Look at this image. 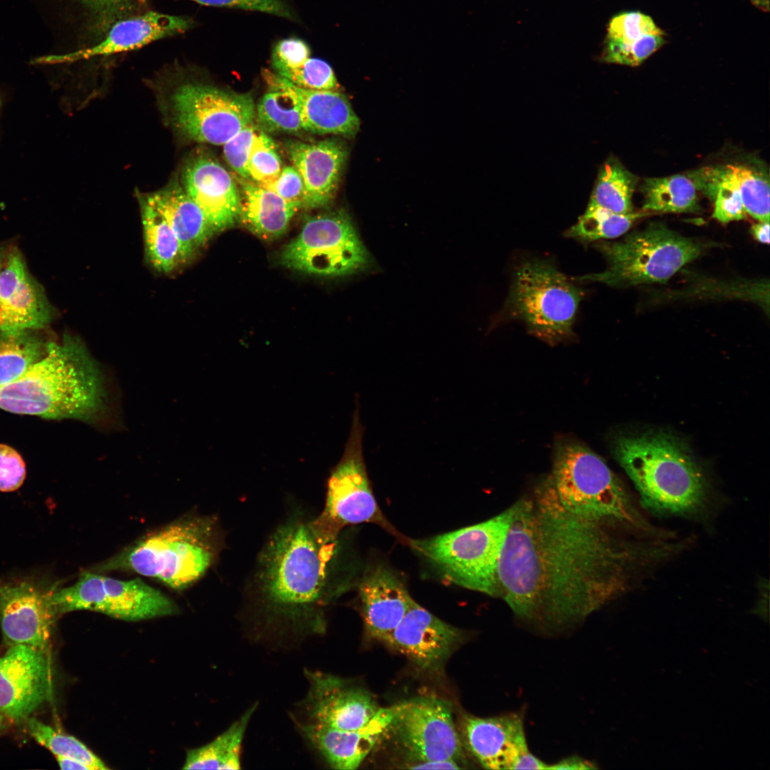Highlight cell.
Masks as SVG:
<instances>
[{"mask_svg": "<svg viewBox=\"0 0 770 770\" xmlns=\"http://www.w3.org/2000/svg\"><path fill=\"white\" fill-rule=\"evenodd\" d=\"M514 505L498 566L500 597L518 617L563 625L620 593L629 553L560 503L550 477Z\"/></svg>", "mask_w": 770, "mask_h": 770, "instance_id": "cell-1", "label": "cell"}, {"mask_svg": "<svg viewBox=\"0 0 770 770\" xmlns=\"http://www.w3.org/2000/svg\"><path fill=\"white\" fill-rule=\"evenodd\" d=\"M334 545L320 538L302 515L275 529L259 555L250 587L265 630L299 637L325 632Z\"/></svg>", "mask_w": 770, "mask_h": 770, "instance_id": "cell-2", "label": "cell"}, {"mask_svg": "<svg viewBox=\"0 0 770 770\" xmlns=\"http://www.w3.org/2000/svg\"><path fill=\"white\" fill-rule=\"evenodd\" d=\"M106 379L77 337L47 344L24 374L0 388V409L17 414L101 422L108 411Z\"/></svg>", "mask_w": 770, "mask_h": 770, "instance_id": "cell-3", "label": "cell"}, {"mask_svg": "<svg viewBox=\"0 0 770 770\" xmlns=\"http://www.w3.org/2000/svg\"><path fill=\"white\" fill-rule=\"evenodd\" d=\"M222 533L212 515H188L138 539L93 571H125L184 590L215 563Z\"/></svg>", "mask_w": 770, "mask_h": 770, "instance_id": "cell-4", "label": "cell"}, {"mask_svg": "<svg viewBox=\"0 0 770 770\" xmlns=\"http://www.w3.org/2000/svg\"><path fill=\"white\" fill-rule=\"evenodd\" d=\"M612 451L640 493L644 507L684 515L700 509L707 483L687 446L664 432L617 437Z\"/></svg>", "mask_w": 770, "mask_h": 770, "instance_id": "cell-5", "label": "cell"}, {"mask_svg": "<svg viewBox=\"0 0 770 770\" xmlns=\"http://www.w3.org/2000/svg\"><path fill=\"white\" fill-rule=\"evenodd\" d=\"M706 246L662 222H654L630 232L622 240L596 244L607 262V268L580 276L577 280L620 288L664 283L697 259Z\"/></svg>", "mask_w": 770, "mask_h": 770, "instance_id": "cell-6", "label": "cell"}, {"mask_svg": "<svg viewBox=\"0 0 770 770\" xmlns=\"http://www.w3.org/2000/svg\"><path fill=\"white\" fill-rule=\"evenodd\" d=\"M514 505L482 523L406 543L431 562L448 581L500 597L498 566L513 518Z\"/></svg>", "mask_w": 770, "mask_h": 770, "instance_id": "cell-7", "label": "cell"}, {"mask_svg": "<svg viewBox=\"0 0 770 770\" xmlns=\"http://www.w3.org/2000/svg\"><path fill=\"white\" fill-rule=\"evenodd\" d=\"M550 478L560 503L575 515L603 524L637 519L621 481L583 445L572 441L557 445Z\"/></svg>", "mask_w": 770, "mask_h": 770, "instance_id": "cell-8", "label": "cell"}, {"mask_svg": "<svg viewBox=\"0 0 770 770\" xmlns=\"http://www.w3.org/2000/svg\"><path fill=\"white\" fill-rule=\"evenodd\" d=\"M582 297V290L552 263L533 260L515 271L506 309L530 333L554 344L571 337Z\"/></svg>", "mask_w": 770, "mask_h": 770, "instance_id": "cell-9", "label": "cell"}, {"mask_svg": "<svg viewBox=\"0 0 770 770\" xmlns=\"http://www.w3.org/2000/svg\"><path fill=\"white\" fill-rule=\"evenodd\" d=\"M364 433L356 401L342 457L327 480L324 509L311 520L316 533L326 541L336 542L343 528L363 523L376 524L404 540L384 517L374 498L363 456ZM404 540L406 543L407 539Z\"/></svg>", "mask_w": 770, "mask_h": 770, "instance_id": "cell-10", "label": "cell"}, {"mask_svg": "<svg viewBox=\"0 0 770 770\" xmlns=\"http://www.w3.org/2000/svg\"><path fill=\"white\" fill-rule=\"evenodd\" d=\"M57 618L67 612L90 610L114 618L138 621L175 614L176 604L140 578L128 580L83 572L73 585L57 586L50 597Z\"/></svg>", "mask_w": 770, "mask_h": 770, "instance_id": "cell-11", "label": "cell"}, {"mask_svg": "<svg viewBox=\"0 0 770 770\" xmlns=\"http://www.w3.org/2000/svg\"><path fill=\"white\" fill-rule=\"evenodd\" d=\"M368 259L350 217L342 210L308 217L280 257L288 268L325 277L357 272Z\"/></svg>", "mask_w": 770, "mask_h": 770, "instance_id": "cell-12", "label": "cell"}, {"mask_svg": "<svg viewBox=\"0 0 770 770\" xmlns=\"http://www.w3.org/2000/svg\"><path fill=\"white\" fill-rule=\"evenodd\" d=\"M170 111L174 125L183 135L212 145H224L256 117L250 94L192 82L175 89Z\"/></svg>", "mask_w": 770, "mask_h": 770, "instance_id": "cell-13", "label": "cell"}, {"mask_svg": "<svg viewBox=\"0 0 770 770\" xmlns=\"http://www.w3.org/2000/svg\"><path fill=\"white\" fill-rule=\"evenodd\" d=\"M391 730L409 762L461 761V740L450 704L434 697H417L395 705Z\"/></svg>", "mask_w": 770, "mask_h": 770, "instance_id": "cell-14", "label": "cell"}, {"mask_svg": "<svg viewBox=\"0 0 770 770\" xmlns=\"http://www.w3.org/2000/svg\"><path fill=\"white\" fill-rule=\"evenodd\" d=\"M304 675L308 689L292 716L294 724L356 730L380 709L368 692L350 686L342 678L310 669H305Z\"/></svg>", "mask_w": 770, "mask_h": 770, "instance_id": "cell-15", "label": "cell"}, {"mask_svg": "<svg viewBox=\"0 0 770 770\" xmlns=\"http://www.w3.org/2000/svg\"><path fill=\"white\" fill-rule=\"evenodd\" d=\"M57 586L32 578L0 582V623L9 647L22 645L48 654L57 619L50 597Z\"/></svg>", "mask_w": 770, "mask_h": 770, "instance_id": "cell-16", "label": "cell"}, {"mask_svg": "<svg viewBox=\"0 0 770 770\" xmlns=\"http://www.w3.org/2000/svg\"><path fill=\"white\" fill-rule=\"evenodd\" d=\"M51 692L48 654L19 645L0 657V714L8 722L26 721Z\"/></svg>", "mask_w": 770, "mask_h": 770, "instance_id": "cell-17", "label": "cell"}, {"mask_svg": "<svg viewBox=\"0 0 770 770\" xmlns=\"http://www.w3.org/2000/svg\"><path fill=\"white\" fill-rule=\"evenodd\" d=\"M462 632L412 600L404 618L384 642L424 670L438 669L462 641Z\"/></svg>", "mask_w": 770, "mask_h": 770, "instance_id": "cell-18", "label": "cell"}, {"mask_svg": "<svg viewBox=\"0 0 770 770\" xmlns=\"http://www.w3.org/2000/svg\"><path fill=\"white\" fill-rule=\"evenodd\" d=\"M461 730L467 748L486 769H513L517 759L529 750L523 721L518 714L485 718L464 714Z\"/></svg>", "mask_w": 770, "mask_h": 770, "instance_id": "cell-19", "label": "cell"}, {"mask_svg": "<svg viewBox=\"0 0 770 770\" xmlns=\"http://www.w3.org/2000/svg\"><path fill=\"white\" fill-rule=\"evenodd\" d=\"M184 189L204 213L215 232L239 219L240 195L232 176L217 161L199 155L185 166Z\"/></svg>", "mask_w": 770, "mask_h": 770, "instance_id": "cell-20", "label": "cell"}, {"mask_svg": "<svg viewBox=\"0 0 770 770\" xmlns=\"http://www.w3.org/2000/svg\"><path fill=\"white\" fill-rule=\"evenodd\" d=\"M0 317L1 332L9 333L41 329L50 320L46 297L17 250L0 270Z\"/></svg>", "mask_w": 770, "mask_h": 770, "instance_id": "cell-21", "label": "cell"}, {"mask_svg": "<svg viewBox=\"0 0 770 770\" xmlns=\"http://www.w3.org/2000/svg\"><path fill=\"white\" fill-rule=\"evenodd\" d=\"M286 149L303 180V205L315 208L329 204L341 180L348 156L346 146L336 139L316 143L291 140L287 142Z\"/></svg>", "mask_w": 770, "mask_h": 770, "instance_id": "cell-22", "label": "cell"}, {"mask_svg": "<svg viewBox=\"0 0 770 770\" xmlns=\"http://www.w3.org/2000/svg\"><path fill=\"white\" fill-rule=\"evenodd\" d=\"M395 705L380 708L362 728L339 731L305 724H295L301 736L332 769H357L390 726Z\"/></svg>", "mask_w": 770, "mask_h": 770, "instance_id": "cell-23", "label": "cell"}, {"mask_svg": "<svg viewBox=\"0 0 770 770\" xmlns=\"http://www.w3.org/2000/svg\"><path fill=\"white\" fill-rule=\"evenodd\" d=\"M193 23L187 16L153 11L133 15L114 23L94 44L66 55L63 59H88L135 50L155 41L182 34L190 29Z\"/></svg>", "mask_w": 770, "mask_h": 770, "instance_id": "cell-24", "label": "cell"}, {"mask_svg": "<svg viewBox=\"0 0 770 770\" xmlns=\"http://www.w3.org/2000/svg\"><path fill=\"white\" fill-rule=\"evenodd\" d=\"M265 79L270 88L291 93L297 101L302 129L318 135L352 138L358 133L359 119L347 97L339 91H317L299 87L277 73L267 71Z\"/></svg>", "mask_w": 770, "mask_h": 770, "instance_id": "cell-25", "label": "cell"}, {"mask_svg": "<svg viewBox=\"0 0 770 770\" xmlns=\"http://www.w3.org/2000/svg\"><path fill=\"white\" fill-rule=\"evenodd\" d=\"M359 595L367 632L383 642L401 622L413 600L399 577L382 565L366 572Z\"/></svg>", "mask_w": 770, "mask_h": 770, "instance_id": "cell-26", "label": "cell"}, {"mask_svg": "<svg viewBox=\"0 0 770 770\" xmlns=\"http://www.w3.org/2000/svg\"><path fill=\"white\" fill-rule=\"evenodd\" d=\"M169 224L190 262L215 233L204 213L178 183L145 196Z\"/></svg>", "mask_w": 770, "mask_h": 770, "instance_id": "cell-27", "label": "cell"}, {"mask_svg": "<svg viewBox=\"0 0 770 770\" xmlns=\"http://www.w3.org/2000/svg\"><path fill=\"white\" fill-rule=\"evenodd\" d=\"M242 183L239 218L244 225L265 240L283 235L299 207L256 183Z\"/></svg>", "mask_w": 770, "mask_h": 770, "instance_id": "cell-28", "label": "cell"}, {"mask_svg": "<svg viewBox=\"0 0 770 770\" xmlns=\"http://www.w3.org/2000/svg\"><path fill=\"white\" fill-rule=\"evenodd\" d=\"M146 258L161 274H170L188 263L181 245L175 232L146 200L138 198Z\"/></svg>", "mask_w": 770, "mask_h": 770, "instance_id": "cell-29", "label": "cell"}, {"mask_svg": "<svg viewBox=\"0 0 770 770\" xmlns=\"http://www.w3.org/2000/svg\"><path fill=\"white\" fill-rule=\"evenodd\" d=\"M257 708L255 704L225 731L207 744L190 750L183 769H239L242 741Z\"/></svg>", "mask_w": 770, "mask_h": 770, "instance_id": "cell-30", "label": "cell"}, {"mask_svg": "<svg viewBox=\"0 0 770 770\" xmlns=\"http://www.w3.org/2000/svg\"><path fill=\"white\" fill-rule=\"evenodd\" d=\"M697 188L689 176L646 178L641 186L644 211L698 212Z\"/></svg>", "mask_w": 770, "mask_h": 770, "instance_id": "cell-31", "label": "cell"}, {"mask_svg": "<svg viewBox=\"0 0 770 770\" xmlns=\"http://www.w3.org/2000/svg\"><path fill=\"white\" fill-rule=\"evenodd\" d=\"M689 177L698 190L713 200L712 217L719 222L727 224L746 217L737 183L727 165L704 168L689 174Z\"/></svg>", "mask_w": 770, "mask_h": 770, "instance_id": "cell-32", "label": "cell"}, {"mask_svg": "<svg viewBox=\"0 0 770 770\" xmlns=\"http://www.w3.org/2000/svg\"><path fill=\"white\" fill-rule=\"evenodd\" d=\"M637 178L614 158L600 167L587 206L628 214L634 212L632 202Z\"/></svg>", "mask_w": 770, "mask_h": 770, "instance_id": "cell-33", "label": "cell"}, {"mask_svg": "<svg viewBox=\"0 0 770 770\" xmlns=\"http://www.w3.org/2000/svg\"><path fill=\"white\" fill-rule=\"evenodd\" d=\"M27 332L0 334V388L21 377L46 353L47 344Z\"/></svg>", "mask_w": 770, "mask_h": 770, "instance_id": "cell-34", "label": "cell"}, {"mask_svg": "<svg viewBox=\"0 0 770 770\" xmlns=\"http://www.w3.org/2000/svg\"><path fill=\"white\" fill-rule=\"evenodd\" d=\"M643 213H616L608 210L587 206L578 222L572 226L566 235L581 242H592L618 237L625 232Z\"/></svg>", "mask_w": 770, "mask_h": 770, "instance_id": "cell-35", "label": "cell"}, {"mask_svg": "<svg viewBox=\"0 0 770 770\" xmlns=\"http://www.w3.org/2000/svg\"><path fill=\"white\" fill-rule=\"evenodd\" d=\"M256 116L265 132L296 133L303 130L297 101L282 89L270 88L256 107Z\"/></svg>", "mask_w": 770, "mask_h": 770, "instance_id": "cell-36", "label": "cell"}, {"mask_svg": "<svg viewBox=\"0 0 770 770\" xmlns=\"http://www.w3.org/2000/svg\"><path fill=\"white\" fill-rule=\"evenodd\" d=\"M25 722L30 736L55 756L76 759L88 765L91 770L108 769L100 758L74 736L61 733L34 717H30Z\"/></svg>", "mask_w": 770, "mask_h": 770, "instance_id": "cell-37", "label": "cell"}, {"mask_svg": "<svg viewBox=\"0 0 770 770\" xmlns=\"http://www.w3.org/2000/svg\"><path fill=\"white\" fill-rule=\"evenodd\" d=\"M727 166L736 179L746 213L759 222H769V178L747 165Z\"/></svg>", "mask_w": 770, "mask_h": 770, "instance_id": "cell-38", "label": "cell"}, {"mask_svg": "<svg viewBox=\"0 0 770 770\" xmlns=\"http://www.w3.org/2000/svg\"><path fill=\"white\" fill-rule=\"evenodd\" d=\"M282 168L274 142L266 132L257 130L247 163L249 178L257 184L264 185L277 178Z\"/></svg>", "mask_w": 770, "mask_h": 770, "instance_id": "cell-39", "label": "cell"}, {"mask_svg": "<svg viewBox=\"0 0 770 770\" xmlns=\"http://www.w3.org/2000/svg\"><path fill=\"white\" fill-rule=\"evenodd\" d=\"M77 1L86 14L89 30L100 40L114 23L135 15L137 3L142 0Z\"/></svg>", "mask_w": 770, "mask_h": 770, "instance_id": "cell-40", "label": "cell"}, {"mask_svg": "<svg viewBox=\"0 0 770 770\" xmlns=\"http://www.w3.org/2000/svg\"><path fill=\"white\" fill-rule=\"evenodd\" d=\"M664 35L647 34L628 43L606 41L602 58L609 63L638 66L665 43Z\"/></svg>", "mask_w": 770, "mask_h": 770, "instance_id": "cell-41", "label": "cell"}, {"mask_svg": "<svg viewBox=\"0 0 770 770\" xmlns=\"http://www.w3.org/2000/svg\"><path fill=\"white\" fill-rule=\"evenodd\" d=\"M307 89L339 91L340 86L332 68L324 61L309 58L301 66L280 76Z\"/></svg>", "mask_w": 770, "mask_h": 770, "instance_id": "cell-42", "label": "cell"}, {"mask_svg": "<svg viewBox=\"0 0 770 770\" xmlns=\"http://www.w3.org/2000/svg\"><path fill=\"white\" fill-rule=\"evenodd\" d=\"M664 33L649 16L639 11L625 12L613 17L606 41L628 43L647 34Z\"/></svg>", "mask_w": 770, "mask_h": 770, "instance_id": "cell-43", "label": "cell"}, {"mask_svg": "<svg viewBox=\"0 0 770 770\" xmlns=\"http://www.w3.org/2000/svg\"><path fill=\"white\" fill-rule=\"evenodd\" d=\"M256 131L257 128L252 123L242 128L222 145L227 163L244 179L250 178L247 163Z\"/></svg>", "mask_w": 770, "mask_h": 770, "instance_id": "cell-44", "label": "cell"}, {"mask_svg": "<svg viewBox=\"0 0 770 770\" xmlns=\"http://www.w3.org/2000/svg\"><path fill=\"white\" fill-rule=\"evenodd\" d=\"M310 49L302 40L289 38L279 41L272 51V64L276 73H284L301 66L309 57Z\"/></svg>", "mask_w": 770, "mask_h": 770, "instance_id": "cell-45", "label": "cell"}, {"mask_svg": "<svg viewBox=\"0 0 770 770\" xmlns=\"http://www.w3.org/2000/svg\"><path fill=\"white\" fill-rule=\"evenodd\" d=\"M26 478V466L21 455L13 448L0 444V491L19 488Z\"/></svg>", "mask_w": 770, "mask_h": 770, "instance_id": "cell-46", "label": "cell"}, {"mask_svg": "<svg viewBox=\"0 0 770 770\" xmlns=\"http://www.w3.org/2000/svg\"><path fill=\"white\" fill-rule=\"evenodd\" d=\"M260 185L274 192L298 207L303 205L304 183L299 173L293 165L283 167L277 178Z\"/></svg>", "mask_w": 770, "mask_h": 770, "instance_id": "cell-47", "label": "cell"}, {"mask_svg": "<svg viewBox=\"0 0 770 770\" xmlns=\"http://www.w3.org/2000/svg\"><path fill=\"white\" fill-rule=\"evenodd\" d=\"M200 4L264 12L292 19L293 14L285 0H191Z\"/></svg>", "mask_w": 770, "mask_h": 770, "instance_id": "cell-48", "label": "cell"}, {"mask_svg": "<svg viewBox=\"0 0 770 770\" xmlns=\"http://www.w3.org/2000/svg\"><path fill=\"white\" fill-rule=\"evenodd\" d=\"M595 768L592 763L578 756H571L549 764V769L555 770H584Z\"/></svg>", "mask_w": 770, "mask_h": 770, "instance_id": "cell-49", "label": "cell"}, {"mask_svg": "<svg viewBox=\"0 0 770 770\" xmlns=\"http://www.w3.org/2000/svg\"><path fill=\"white\" fill-rule=\"evenodd\" d=\"M459 763L453 760L424 761L409 762L406 768L411 769H460Z\"/></svg>", "mask_w": 770, "mask_h": 770, "instance_id": "cell-50", "label": "cell"}, {"mask_svg": "<svg viewBox=\"0 0 770 770\" xmlns=\"http://www.w3.org/2000/svg\"><path fill=\"white\" fill-rule=\"evenodd\" d=\"M753 237L762 244H769V222H759L751 227Z\"/></svg>", "mask_w": 770, "mask_h": 770, "instance_id": "cell-51", "label": "cell"}, {"mask_svg": "<svg viewBox=\"0 0 770 770\" xmlns=\"http://www.w3.org/2000/svg\"><path fill=\"white\" fill-rule=\"evenodd\" d=\"M55 757L61 769L91 770L88 765L76 759L62 756Z\"/></svg>", "mask_w": 770, "mask_h": 770, "instance_id": "cell-52", "label": "cell"}, {"mask_svg": "<svg viewBox=\"0 0 770 770\" xmlns=\"http://www.w3.org/2000/svg\"><path fill=\"white\" fill-rule=\"evenodd\" d=\"M7 722L8 721L1 714H0V731L5 727Z\"/></svg>", "mask_w": 770, "mask_h": 770, "instance_id": "cell-53", "label": "cell"}, {"mask_svg": "<svg viewBox=\"0 0 770 770\" xmlns=\"http://www.w3.org/2000/svg\"><path fill=\"white\" fill-rule=\"evenodd\" d=\"M3 262H4V255H3L2 252L0 251V270H1V268L3 267V265H4Z\"/></svg>", "mask_w": 770, "mask_h": 770, "instance_id": "cell-54", "label": "cell"}, {"mask_svg": "<svg viewBox=\"0 0 770 770\" xmlns=\"http://www.w3.org/2000/svg\"><path fill=\"white\" fill-rule=\"evenodd\" d=\"M0 105H1V101H0Z\"/></svg>", "mask_w": 770, "mask_h": 770, "instance_id": "cell-55", "label": "cell"}, {"mask_svg": "<svg viewBox=\"0 0 770 770\" xmlns=\"http://www.w3.org/2000/svg\"><path fill=\"white\" fill-rule=\"evenodd\" d=\"M0 320H1V317H0Z\"/></svg>", "mask_w": 770, "mask_h": 770, "instance_id": "cell-56", "label": "cell"}]
</instances>
